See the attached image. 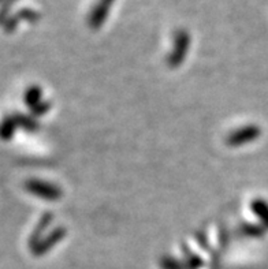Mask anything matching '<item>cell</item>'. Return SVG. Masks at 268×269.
<instances>
[{
  "label": "cell",
  "instance_id": "cell-1",
  "mask_svg": "<svg viewBox=\"0 0 268 269\" xmlns=\"http://www.w3.org/2000/svg\"><path fill=\"white\" fill-rule=\"evenodd\" d=\"M189 45H190V36L186 30L179 29L174 34V49L168 56V64L171 67H178L182 63L185 56L188 55Z\"/></svg>",
  "mask_w": 268,
  "mask_h": 269
},
{
  "label": "cell",
  "instance_id": "cell-2",
  "mask_svg": "<svg viewBox=\"0 0 268 269\" xmlns=\"http://www.w3.org/2000/svg\"><path fill=\"white\" fill-rule=\"evenodd\" d=\"M26 190L32 194L37 195L40 198L48 201H56L59 200L60 197L63 195L62 190H60L58 186L51 185L48 182H41L37 179H30L26 182Z\"/></svg>",
  "mask_w": 268,
  "mask_h": 269
},
{
  "label": "cell",
  "instance_id": "cell-3",
  "mask_svg": "<svg viewBox=\"0 0 268 269\" xmlns=\"http://www.w3.org/2000/svg\"><path fill=\"white\" fill-rule=\"evenodd\" d=\"M260 133H262V130L256 125H249V126L238 129V130L233 132L227 137V145H230V146H240V145L253 142V141H256L260 137Z\"/></svg>",
  "mask_w": 268,
  "mask_h": 269
},
{
  "label": "cell",
  "instance_id": "cell-4",
  "mask_svg": "<svg viewBox=\"0 0 268 269\" xmlns=\"http://www.w3.org/2000/svg\"><path fill=\"white\" fill-rule=\"evenodd\" d=\"M113 3L114 0H97L95 3L91 14H89V18H88L89 26L92 29H99L104 23V21L107 19L108 11L111 8Z\"/></svg>",
  "mask_w": 268,
  "mask_h": 269
},
{
  "label": "cell",
  "instance_id": "cell-5",
  "mask_svg": "<svg viewBox=\"0 0 268 269\" xmlns=\"http://www.w3.org/2000/svg\"><path fill=\"white\" fill-rule=\"evenodd\" d=\"M65 234H66L65 228H62V227L56 228L54 232H51V234H49L48 237H45L44 239H41L36 248H33V253L36 254V256H40V254H44V253H47V252H49V250L54 248L56 243L63 239Z\"/></svg>",
  "mask_w": 268,
  "mask_h": 269
},
{
  "label": "cell",
  "instance_id": "cell-6",
  "mask_svg": "<svg viewBox=\"0 0 268 269\" xmlns=\"http://www.w3.org/2000/svg\"><path fill=\"white\" fill-rule=\"evenodd\" d=\"M51 220H52V215H51V213H45V215L43 216V219H41V222L38 223L37 228L33 231L32 238H30V242H29L30 243V246H32V249L36 248L38 243H40V241H41L40 237H41V235H43V232L47 230V227H48V224Z\"/></svg>",
  "mask_w": 268,
  "mask_h": 269
},
{
  "label": "cell",
  "instance_id": "cell-7",
  "mask_svg": "<svg viewBox=\"0 0 268 269\" xmlns=\"http://www.w3.org/2000/svg\"><path fill=\"white\" fill-rule=\"evenodd\" d=\"M251 208H252L253 213L264 223V227H268V204L267 201L264 200H255L251 204Z\"/></svg>",
  "mask_w": 268,
  "mask_h": 269
},
{
  "label": "cell",
  "instance_id": "cell-8",
  "mask_svg": "<svg viewBox=\"0 0 268 269\" xmlns=\"http://www.w3.org/2000/svg\"><path fill=\"white\" fill-rule=\"evenodd\" d=\"M25 103L30 110L36 108L41 103V89L38 86H30L25 93Z\"/></svg>",
  "mask_w": 268,
  "mask_h": 269
},
{
  "label": "cell",
  "instance_id": "cell-9",
  "mask_svg": "<svg viewBox=\"0 0 268 269\" xmlns=\"http://www.w3.org/2000/svg\"><path fill=\"white\" fill-rule=\"evenodd\" d=\"M18 127V123L15 121V116H8L5 118L3 122V126H1V137L3 139H10L12 138V134L15 132V129Z\"/></svg>",
  "mask_w": 268,
  "mask_h": 269
},
{
  "label": "cell",
  "instance_id": "cell-10",
  "mask_svg": "<svg viewBox=\"0 0 268 269\" xmlns=\"http://www.w3.org/2000/svg\"><path fill=\"white\" fill-rule=\"evenodd\" d=\"M15 121L18 123V126L23 127L25 130H29V132H34V130H37L38 125L37 122L33 119L32 116H25V115H19V114H16L15 115Z\"/></svg>",
  "mask_w": 268,
  "mask_h": 269
},
{
  "label": "cell",
  "instance_id": "cell-11",
  "mask_svg": "<svg viewBox=\"0 0 268 269\" xmlns=\"http://www.w3.org/2000/svg\"><path fill=\"white\" fill-rule=\"evenodd\" d=\"M15 16L18 19H25V21L29 22H36L40 19V14L37 11L32 10V8H23V10L18 11Z\"/></svg>",
  "mask_w": 268,
  "mask_h": 269
},
{
  "label": "cell",
  "instance_id": "cell-12",
  "mask_svg": "<svg viewBox=\"0 0 268 269\" xmlns=\"http://www.w3.org/2000/svg\"><path fill=\"white\" fill-rule=\"evenodd\" d=\"M160 267L161 269H186L181 261L171 257H163L160 260Z\"/></svg>",
  "mask_w": 268,
  "mask_h": 269
},
{
  "label": "cell",
  "instance_id": "cell-13",
  "mask_svg": "<svg viewBox=\"0 0 268 269\" xmlns=\"http://www.w3.org/2000/svg\"><path fill=\"white\" fill-rule=\"evenodd\" d=\"M189 254V259L186 261V269H199L201 265H203V260L200 259L197 254L190 253V252H186Z\"/></svg>",
  "mask_w": 268,
  "mask_h": 269
},
{
  "label": "cell",
  "instance_id": "cell-14",
  "mask_svg": "<svg viewBox=\"0 0 268 269\" xmlns=\"http://www.w3.org/2000/svg\"><path fill=\"white\" fill-rule=\"evenodd\" d=\"M245 231L251 237H262L264 232H266V228L263 226H247Z\"/></svg>",
  "mask_w": 268,
  "mask_h": 269
},
{
  "label": "cell",
  "instance_id": "cell-15",
  "mask_svg": "<svg viewBox=\"0 0 268 269\" xmlns=\"http://www.w3.org/2000/svg\"><path fill=\"white\" fill-rule=\"evenodd\" d=\"M49 108H51V104H49V101H45V103H40L36 108H33L32 112L36 116L38 115H44L45 112L48 111Z\"/></svg>",
  "mask_w": 268,
  "mask_h": 269
},
{
  "label": "cell",
  "instance_id": "cell-16",
  "mask_svg": "<svg viewBox=\"0 0 268 269\" xmlns=\"http://www.w3.org/2000/svg\"><path fill=\"white\" fill-rule=\"evenodd\" d=\"M1 1H3V12H4L5 8L8 7V4L12 3V1H15V0H1Z\"/></svg>",
  "mask_w": 268,
  "mask_h": 269
}]
</instances>
